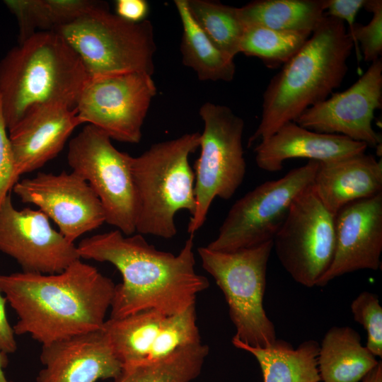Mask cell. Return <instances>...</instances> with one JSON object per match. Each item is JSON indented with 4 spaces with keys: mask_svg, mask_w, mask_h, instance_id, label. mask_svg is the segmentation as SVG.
I'll return each instance as SVG.
<instances>
[{
    "mask_svg": "<svg viewBox=\"0 0 382 382\" xmlns=\"http://www.w3.org/2000/svg\"><path fill=\"white\" fill-rule=\"evenodd\" d=\"M190 12L205 34L227 56L239 54L244 26L238 8L209 0H187Z\"/></svg>",
    "mask_w": 382,
    "mask_h": 382,
    "instance_id": "obj_27",
    "label": "cell"
},
{
    "mask_svg": "<svg viewBox=\"0 0 382 382\" xmlns=\"http://www.w3.org/2000/svg\"><path fill=\"white\" fill-rule=\"evenodd\" d=\"M335 249L332 263L318 281L324 286L343 274L380 268L382 252V192L352 202L335 216Z\"/></svg>",
    "mask_w": 382,
    "mask_h": 382,
    "instance_id": "obj_17",
    "label": "cell"
},
{
    "mask_svg": "<svg viewBox=\"0 0 382 382\" xmlns=\"http://www.w3.org/2000/svg\"><path fill=\"white\" fill-rule=\"evenodd\" d=\"M156 91L152 75L146 73L88 77L75 109L82 123L111 139L137 144Z\"/></svg>",
    "mask_w": 382,
    "mask_h": 382,
    "instance_id": "obj_12",
    "label": "cell"
},
{
    "mask_svg": "<svg viewBox=\"0 0 382 382\" xmlns=\"http://www.w3.org/2000/svg\"><path fill=\"white\" fill-rule=\"evenodd\" d=\"M364 8L372 13L371 19L366 25L356 23L349 36L358 59L371 63L382 54V1L366 0Z\"/></svg>",
    "mask_w": 382,
    "mask_h": 382,
    "instance_id": "obj_29",
    "label": "cell"
},
{
    "mask_svg": "<svg viewBox=\"0 0 382 382\" xmlns=\"http://www.w3.org/2000/svg\"><path fill=\"white\" fill-rule=\"evenodd\" d=\"M312 187L333 215L345 205L382 192V163L364 153L318 162Z\"/></svg>",
    "mask_w": 382,
    "mask_h": 382,
    "instance_id": "obj_21",
    "label": "cell"
},
{
    "mask_svg": "<svg viewBox=\"0 0 382 382\" xmlns=\"http://www.w3.org/2000/svg\"><path fill=\"white\" fill-rule=\"evenodd\" d=\"M88 75L78 54L52 30L37 31L0 60V98L10 131L33 108H75Z\"/></svg>",
    "mask_w": 382,
    "mask_h": 382,
    "instance_id": "obj_4",
    "label": "cell"
},
{
    "mask_svg": "<svg viewBox=\"0 0 382 382\" xmlns=\"http://www.w3.org/2000/svg\"><path fill=\"white\" fill-rule=\"evenodd\" d=\"M49 30L70 23L103 6L95 0H43Z\"/></svg>",
    "mask_w": 382,
    "mask_h": 382,
    "instance_id": "obj_32",
    "label": "cell"
},
{
    "mask_svg": "<svg viewBox=\"0 0 382 382\" xmlns=\"http://www.w3.org/2000/svg\"><path fill=\"white\" fill-rule=\"evenodd\" d=\"M236 348L250 353L257 361L263 382H319L318 354L320 345L314 340L301 343L296 349L277 339L267 347H253L232 338Z\"/></svg>",
    "mask_w": 382,
    "mask_h": 382,
    "instance_id": "obj_23",
    "label": "cell"
},
{
    "mask_svg": "<svg viewBox=\"0 0 382 382\" xmlns=\"http://www.w3.org/2000/svg\"><path fill=\"white\" fill-rule=\"evenodd\" d=\"M116 14L133 23L145 20L149 11L148 3L144 0H117L115 3Z\"/></svg>",
    "mask_w": 382,
    "mask_h": 382,
    "instance_id": "obj_35",
    "label": "cell"
},
{
    "mask_svg": "<svg viewBox=\"0 0 382 382\" xmlns=\"http://www.w3.org/2000/svg\"><path fill=\"white\" fill-rule=\"evenodd\" d=\"M0 251L28 273H59L81 259L77 246L54 229L43 212L16 209L10 194L0 205Z\"/></svg>",
    "mask_w": 382,
    "mask_h": 382,
    "instance_id": "obj_14",
    "label": "cell"
},
{
    "mask_svg": "<svg viewBox=\"0 0 382 382\" xmlns=\"http://www.w3.org/2000/svg\"><path fill=\"white\" fill-rule=\"evenodd\" d=\"M318 167V161H308L246 193L232 205L216 238L207 247L233 252L272 240L294 201L313 184Z\"/></svg>",
    "mask_w": 382,
    "mask_h": 382,
    "instance_id": "obj_10",
    "label": "cell"
},
{
    "mask_svg": "<svg viewBox=\"0 0 382 382\" xmlns=\"http://www.w3.org/2000/svg\"><path fill=\"white\" fill-rule=\"evenodd\" d=\"M102 330L122 365L157 361L179 348L201 342L195 305L172 316L145 311L110 318Z\"/></svg>",
    "mask_w": 382,
    "mask_h": 382,
    "instance_id": "obj_13",
    "label": "cell"
},
{
    "mask_svg": "<svg viewBox=\"0 0 382 382\" xmlns=\"http://www.w3.org/2000/svg\"><path fill=\"white\" fill-rule=\"evenodd\" d=\"M6 301L5 296L0 291V350L8 354L16 351L17 343L13 328L7 319Z\"/></svg>",
    "mask_w": 382,
    "mask_h": 382,
    "instance_id": "obj_36",
    "label": "cell"
},
{
    "mask_svg": "<svg viewBox=\"0 0 382 382\" xmlns=\"http://www.w3.org/2000/svg\"><path fill=\"white\" fill-rule=\"evenodd\" d=\"M35 382H96L115 378L122 364L102 329L42 345Z\"/></svg>",
    "mask_w": 382,
    "mask_h": 382,
    "instance_id": "obj_18",
    "label": "cell"
},
{
    "mask_svg": "<svg viewBox=\"0 0 382 382\" xmlns=\"http://www.w3.org/2000/svg\"><path fill=\"white\" fill-rule=\"evenodd\" d=\"M366 0H327L325 16L339 19L348 25L350 35L355 25V18L359 10L364 8ZM345 24V25H346Z\"/></svg>",
    "mask_w": 382,
    "mask_h": 382,
    "instance_id": "obj_34",
    "label": "cell"
},
{
    "mask_svg": "<svg viewBox=\"0 0 382 382\" xmlns=\"http://www.w3.org/2000/svg\"><path fill=\"white\" fill-rule=\"evenodd\" d=\"M335 215L322 204L312 185L294 201L272 239L286 272L311 288L330 267L335 249Z\"/></svg>",
    "mask_w": 382,
    "mask_h": 382,
    "instance_id": "obj_11",
    "label": "cell"
},
{
    "mask_svg": "<svg viewBox=\"0 0 382 382\" xmlns=\"http://www.w3.org/2000/svg\"><path fill=\"white\" fill-rule=\"evenodd\" d=\"M0 98V205L18 182L9 136Z\"/></svg>",
    "mask_w": 382,
    "mask_h": 382,
    "instance_id": "obj_33",
    "label": "cell"
},
{
    "mask_svg": "<svg viewBox=\"0 0 382 382\" xmlns=\"http://www.w3.org/2000/svg\"><path fill=\"white\" fill-rule=\"evenodd\" d=\"M115 284L76 260L57 274H0V291L15 311V335L42 345L102 329Z\"/></svg>",
    "mask_w": 382,
    "mask_h": 382,
    "instance_id": "obj_2",
    "label": "cell"
},
{
    "mask_svg": "<svg viewBox=\"0 0 382 382\" xmlns=\"http://www.w3.org/2000/svg\"><path fill=\"white\" fill-rule=\"evenodd\" d=\"M174 4L183 27L180 52L184 65L201 81H231L236 73L234 59L224 53L201 29L190 12L187 0H175Z\"/></svg>",
    "mask_w": 382,
    "mask_h": 382,
    "instance_id": "obj_24",
    "label": "cell"
},
{
    "mask_svg": "<svg viewBox=\"0 0 382 382\" xmlns=\"http://www.w3.org/2000/svg\"><path fill=\"white\" fill-rule=\"evenodd\" d=\"M312 33L261 26L245 27L239 53L260 59L271 68L284 65L305 45Z\"/></svg>",
    "mask_w": 382,
    "mask_h": 382,
    "instance_id": "obj_28",
    "label": "cell"
},
{
    "mask_svg": "<svg viewBox=\"0 0 382 382\" xmlns=\"http://www.w3.org/2000/svg\"><path fill=\"white\" fill-rule=\"evenodd\" d=\"M378 363L349 326L330 328L319 347L318 368L323 382H359Z\"/></svg>",
    "mask_w": 382,
    "mask_h": 382,
    "instance_id": "obj_22",
    "label": "cell"
},
{
    "mask_svg": "<svg viewBox=\"0 0 382 382\" xmlns=\"http://www.w3.org/2000/svg\"><path fill=\"white\" fill-rule=\"evenodd\" d=\"M193 247L190 236L174 255L156 249L142 234L116 229L83 238L77 249L81 259L108 262L120 272L110 308V318H120L145 311L176 315L195 306L209 283L195 271Z\"/></svg>",
    "mask_w": 382,
    "mask_h": 382,
    "instance_id": "obj_1",
    "label": "cell"
},
{
    "mask_svg": "<svg viewBox=\"0 0 382 382\" xmlns=\"http://www.w3.org/2000/svg\"><path fill=\"white\" fill-rule=\"evenodd\" d=\"M8 359L7 354L0 350V382H11L8 381L5 374L4 369L7 366Z\"/></svg>",
    "mask_w": 382,
    "mask_h": 382,
    "instance_id": "obj_38",
    "label": "cell"
},
{
    "mask_svg": "<svg viewBox=\"0 0 382 382\" xmlns=\"http://www.w3.org/2000/svg\"><path fill=\"white\" fill-rule=\"evenodd\" d=\"M345 25L325 16L303 47L272 77L263 93L260 123L248 145L295 121L341 85L354 47Z\"/></svg>",
    "mask_w": 382,
    "mask_h": 382,
    "instance_id": "obj_3",
    "label": "cell"
},
{
    "mask_svg": "<svg viewBox=\"0 0 382 382\" xmlns=\"http://www.w3.org/2000/svg\"><path fill=\"white\" fill-rule=\"evenodd\" d=\"M4 4L16 16L18 25V44L36 33L48 31L43 0H5Z\"/></svg>",
    "mask_w": 382,
    "mask_h": 382,
    "instance_id": "obj_31",
    "label": "cell"
},
{
    "mask_svg": "<svg viewBox=\"0 0 382 382\" xmlns=\"http://www.w3.org/2000/svg\"><path fill=\"white\" fill-rule=\"evenodd\" d=\"M272 240L233 252L197 250L202 267L214 279L228 306L236 328L233 338L253 347H267L276 341L272 322L263 308L267 267Z\"/></svg>",
    "mask_w": 382,
    "mask_h": 382,
    "instance_id": "obj_7",
    "label": "cell"
},
{
    "mask_svg": "<svg viewBox=\"0 0 382 382\" xmlns=\"http://www.w3.org/2000/svg\"><path fill=\"white\" fill-rule=\"evenodd\" d=\"M367 147L345 136L314 132L292 121L259 141L254 152L260 169L275 172L282 170L288 159L303 158L327 162L364 153Z\"/></svg>",
    "mask_w": 382,
    "mask_h": 382,
    "instance_id": "obj_20",
    "label": "cell"
},
{
    "mask_svg": "<svg viewBox=\"0 0 382 382\" xmlns=\"http://www.w3.org/2000/svg\"><path fill=\"white\" fill-rule=\"evenodd\" d=\"M13 190L22 202L39 207L71 243L105 222L98 196L86 181L72 171L39 173L17 182Z\"/></svg>",
    "mask_w": 382,
    "mask_h": 382,
    "instance_id": "obj_15",
    "label": "cell"
},
{
    "mask_svg": "<svg viewBox=\"0 0 382 382\" xmlns=\"http://www.w3.org/2000/svg\"><path fill=\"white\" fill-rule=\"evenodd\" d=\"M80 57L88 77L142 72L152 75L156 50L151 21H127L108 4L52 30Z\"/></svg>",
    "mask_w": 382,
    "mask_h": 382,
    "instance_id": "obj_6",
    "label": "cell"
},
{
    "mask_svg": "<svg viewBox=\"0 0 382 382\" xmlns=\"http://www.w3.org/2000/svg\"><path fill=\"white\" fill-rule=\"evenodd\" d=\"M354 320L366 331V347L375 356L382 357V307L378 296L371 292L360 293L352 302Z\"/></svg>",
    "mask_w": 382,
    "mask_h": 382,
    "instance_id": "obj_30",
    "label": "cell"
},
{
    "mask_svg": "<svg viewBox=\"0 0 382 382\" xmlns=\"http://www.w3.org/2000/svg\"><path fill=\"white\" fill-rule=\"evenodd\" d=\"M81 124L75 108L43 105L30 110L8 131L16 176L19 178L55 158Z\"/></svg>",
    "mask_w": 382,
    "mask_h": 382,
    "instance_id": "obj_19",
    "label": "cell"
},
{
    "mask_svg": "<svg viewBox=\"0 0 382 382\" xmlns=\"http://www.w3.org/2000/svg\"><path fill=\"white\" fill-rule=\"evenodd\" d=\"M199 115L204 130L195 164L196 208L187 226L192 237L204 225L213 200L232 197L246 172L243 120L228 106L211 102L202 105Z\"/></svg>",
    "mask_w": 382,
    "mask_h": 382,
    "instance_id": "obj_8",
    "label": "cell"
},
{
    "mask_svg": "<svg viewBox=\"0 0 382 382\" xmlns=\"http://www.w3.org/2000/svg\"><path fill=\"white\" fill-rule=\"evenodd\" d=\"M200 133H187L154 144L132 158L138 199L136 231L168 239L177 233L175 214L195 213V173L189 156L199 147Z\"/></svg>",
    "mask_w": 382,
    "mask_h": 382,
    "instance_id": "obj_5",
    "label": "cell"
},
{
    "mask_svg": "<svg viewBox=\"0 0 382 382\" xmlns=\"http://www.w3.org/2000/svg\"><path fill=\"white\" fill-rule=\"evenodd\" d=\"M327 0H255L238 8L245 27L313 33L325 16Z\"/></svg>",
    "mask_w": 382,
    "mask_h": 382,
    "instance_id": "obj_25",
    "label": "cell"
},
{
    "mask_svg": "<svg viewBox=\"0 0 382 382\" xmlns=\"http://www.w3.org/2000/svg\"><path fill=\"white\" fill-rule=\"evenodd\" d=\"M209 352L200 342L157 361L125 364L112 382H191L200 374Z\"/></svg>",
    "mask_w": 382,
    "mask_h": 382,
    "instance_id": "obj_26",
    "label": "cell"
},
{
    "mask_svg": "<svg viewBox=\"0 0 382 382\" xmlns=\"http://www.w3.org/2000/svg\"><path fill=\"white\" fill-rule=\"evenodd\" d=\"M362 382H382V363L378 364L371 369L363 378Z\"/></svg>",
    "mask_w": 382,
    "mask_h": 382,
    "instance_id": "obj_37",
    "label": "cell"
},
{
    "mask_svg": "<svg viewBox=\"0 0 382 382\" xmlns=\"http://www.w3.org/2000/svg\"><path fill=\"white\" fill-rule=\"evenodd\" d=\"M132 158L91 125H86L69 143L67 161L72 172L86 181L98 196L105 222L127 236L136 232L138 215Z\"/></svg>",
    "mask_w": 382,
    "mask_h": 382,
    "instance_id": "obj_9",
    "label": "cell"
},
{
    "mask_svg": "<svg viewBox=\"0 0 382 382\" xmlns=\"http://www.w3.org/2000/svg\"><path fill=\"white\" fill-rule=\"evenodd\" d=\"M382 105V60L371 63L366 71L347 89L332 93L310 107L294 121L308 129L345 136L368 147L381 144L372 122Z\"/></svg>",
    "mask_w": 382,
    "mask_h": 382,
    "instance_id": "obj_16",
    "label": "cell"
}]
</instances>
